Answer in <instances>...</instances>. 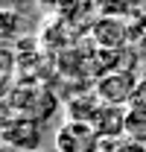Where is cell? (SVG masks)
<instances>
[{
	"label": "cell",
	"mask_w": 146,
	"mask_h": 152,
	"mask_svg": "<svg viewBox=\"0 0 146 152\" xmlns=\"http://www.w3.org/2000/svg\"><path fill=\"white\" fill-rule=\"evenodd\" d=\"M0 140H3L6 146H12V149H20V152L41 149V140H44L41 120L23 117V114L6 117V120L0 123Z\"/></svg>",
	"instance_id": "cell-1"
},
{
	"label": "cell",
	"mask_w": 146,
	"mask_h": 152,
	"mask_svg": "<svg viewBox=\"0 0 146 152\" xmlns=\"http://www.w3.org/2000/svg\"><path fill=\"white\" fill-rule=\"evenodd\" d=\"M53 146L55 152H102V137L91 123L64 120L53 134Z\"/></svg>",
	"instance_id": "cell-2"
},
{
	"label": "cell",
	"mask_w": 146,
	"mask_h": 152,
	"mask_svg": "<svg viewBox=\"0 0 146 152\" xmlns=\"http://www.w3.org/2000/svg\"><path fill=\"white\" fill-rule=\"evenodd\" d=\"M137 85H140V79L134 76V70H128V67H117V70H111L108 76H102V79H96V96L105 102V105H120V108H128L131 105V96L137 91Z\"/></svg>",
	"instance_id": "cell-3"
},
{
	"label": "cell",
	"mask_w": 146,
	"mask_h": 152,
	"mask_svg": "<svg viewBox=\"0 0 146 152\" xmlns=\"http://www.w3.org/2000/svg\"><path fill=\"white\" fill-rule=\"evenodd\" d=\"M96 50H105V53H120L131 38V23L126 18H114V15H96L88 26Z\"/></svg>",
	"instance_id": "cell-4"
},
{
	"label": "cell",
	"mask_w": 146,
	"mask_h": 152,
	"mask_svg": "<svg viewBox=\"0 0 146 152\" xmlns=\"http://www.w3.org/2000/svg\"><path fill=\"white\" fill-rule=\"evenodd\" d=\"M126 111L128 108H120V105H105L102 102V108H99V114L93 117V129H96V134L102 137V140H114V137H126Z\"/></svg>",
	"instance_id": "cell-5"
},
{
	"label": "cell",
	"mask_w": 146,
	"mask_h": 152,
	"mask_svg": "<svg viewBox=\"0 0 146 152\" xmlns=\"http://www.w3.org/2000/svg\"><path fill=\"white\" fill-rule=\"evenodd\" d=\"M67 120H76V123H93V117L102 108V99L96 96V91H85V94H73L67 99Z\"/></svg>",
	"instance_id": "cell-6"
},
{
	"label": "cell",
	"mask_w": 146,
	"mask_h": 152,
	"mask_svg": "<svg viewBox=\"0 0 146 152\" xmlns=\"http://www.w3.org/2000/svg\"><path fill=\"white\" fill-rule=\"evenodd\" d=\"M20 32H23V15H20L18 9L3 6V9H0V44L18 41Z\"/></svg>",
	"instance_id": "cell-7"
},
{
	"label": "cell",
	"mask_w": 146,
	"mask_h": 152,
	"mask_svg": "<svg viewBox=\"0 0 146 152\" xmlns=\"http://www.w3.org/2000/svg\"><path fill=\"white\" fill-rule=\"evenodd\" d=\"M126 140L146 149V108H128L126 111Z\"/></svg>",
	"instance_id": "cell-8"
},
{
	"label": "cell",
	"mask_w": 146,
	"mask_h": 152,
	"mask_svg": "<svg viewBox=\"0 0 146 152\" xmlns=\"http://www.w3.org/2000/svg\"><path fill=\"white\" fill-rule=\"evenodd\" d=\"M128 108H146V79H140V85H137V91L131 96V105Z\"/></svg>",
	"instance_id": "cell-9"
},
{
	"label": "cell",
	"mask_w": 146,
	"mask_h": 152,
	"mask_svg": "<svg viewBox=\"0 0 146 152\" xmlns=\"http://www.w3.org/2000/svg\"><path fill=\"white\" fill-rule=\"evenodd\" d=\"M0 152H3V149H0Z\"/></svg>",
	"instance_id": "cell-10"
}]
</instances>
